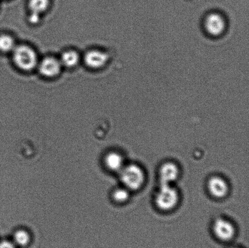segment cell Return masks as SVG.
<instances>
[{"instance_id":"1","label":"cell","mask_w":249,"mask_h":248,"mask_svg":"<svg viewBox=\"0 0 249 248\" xmlns=\"http://www.w3.org/2000/svg\"><path fill=\"white\" fill-rule=\"evenodd\" d=\"M205 33L210 37L218 38L226 33L228 28V20L225 15L213 11L204 16L202 21Z\"/></svg>"},{"instance_id":"2","label":"cell","mask_w":249,"mask_h":248,"mask_svg":"<svg viewBox=\"0 0 249 248\" xmlns=\"http://www.w3.org/2000/svg\"><path fill=\"white\" fill-rule=\"evenodd\" d=\"M12 57L15 65L24 71H30L38 65L37 55L28 46H16L12 51Z\"/></svg>"},{"instance_id":"3","label":"cell","mask_w":249,"mask_h":248,"mask_svg":"<svg viewBox=\"0 0 249 248\" xmlns=\"http://www.w3.org/2000/svg\"><path fill=\"white\" fill-rule=\"evenodd\" d=\"M121 179L124 187L128 190H138L145 182V174L138 165H124L120 172Z\"/></svg>"},{"instance_id":"4","label":"cell","mask_w":249,"mask_h":248,"mask_svg":"<svg viewBox=\"0 0 249 248\" xmlns=\"http://www.w3.org/2000/svg\"><path fill=\"white\" fill-rule=\"evenodd\" d=\"M179 198L178 191L172 184H160L156 196V203L160 210L170 211L177 206Z\"/></svg>"},{"instance_id":"5","label":"cell","mask_w":249,"mask_h":248,"mask_svg":"<svg viewBox=\"0 0 249 248\" xmlns=\"http://www.w3.org/2000/svg\"><path fill=\"white\" fill-rule=\"evenodd\" d=\"M213 230L216 236L223 241L231 240L235 234L233 223L223 218H218L214 221Z\"/></svg>"},{"instance_id":"6","label":"cell","mask_w":249,"mask_h":248,"mask_svg":"<svg viewBox=\"0 0 249 248\" xmlns=\"http://www.w3.org/2000/svg\"><path fill=\"white\" fill-rule=\"evenodd\" d=\"M38 64V70L43 76L53 78L57 76L62 69V64L59 60L53 57H46Z\"/></svg>"},{"instance_id":"7","label":"cell","mask_w":249,"mask_h":248,"mask_svg":"<svg viewBox=\"0 0 249 248\" xmlns=\"http://www.w3.org/2000/svg\"><path fill=\"white\" fill-rule=\"evenodd\" d=\"M108 60L109 56L107 53L98 50L88 51L84 57L85 65L94 69L104 67Z\"/></svg>"},{"instance_id":"8","label":"cell","mask_w":249,"mask_h":248,"mask_svg":"<svg viewBox=\"0 0 249 248\" xmlns=\"http://www.w3.org/2000/svg\"><path fill=\"white\" fill-rule=\"evenodd\" d=\"M210 193L217 198H225L229 193V186L224 179L219 176H213L207 183Z\"/></svg>"},{"instance_id":"9","label":"cell","mask_w":249,"mask_h":248,"mask_svg":"<svg viewBox=\"0 0 249 248\" xmlns=\"http://www.w3.org/2000/svg\"><path fill=\"white\" fill-rule=\"evenodd\" d=\"M179 170L177 165L173 162H166L160 167V184H172L177 181Z\"/></svg>"},{"instance_id":"10","label":"cell","mask_w":249,"mask_h":248,"mask_svg":"<svg viewBox=\"0 0 249 248\" xmlns=\"http://www.w3.org/2000/svg\"><path fill=\"white\" fill-rule=\"evenodd\" d=\"M50 6V0H29V8L31 11L29 21L31 23H37L40 16L47 11Z\"/></svg>"},{"instance_id":"11","label":"cell","mask_w":249,"mask_h":248,"mask_svg":"<svg viewBox=\"0 0 249 248\" xmlns=\"http://www.w3.org/2000/svg\"><path fill=\"white\" fill-rule=\"evenodd\" d=\"M104 164L109 171L113 172H120L124 166L123 155L116 152L107 154L105 157Z\"/></svg>"},{"instance_id":"12","label":"cell","mask_w":249,"mask_h":248,"mask_svg":"<svg viewBox=\"0 0 249 248\" xmlns=\"http://www.w3.org/2000/svg\"><path fill=\"white\" fill-rule=\"evenodd\" d=\"M79 55L74 50H68L63 52L61 56L60 62L62 66L67 67H74L79 62Z\"/></svg>"},{"instance_id":"13","label":"cell","mask_w":249,"mask_h":248,"mask_svg":"<svg viewBox=\"0 0 249 248\" xmlns=\"http://www.w3.org/2000/svg\"><path fill=\"white\" fill-rule=\"evenodd\" d=\"M14 244L16 246L24 247L27 246L31 241L30 234L27 231L24 230H17L14 233Z\"/></svg>"},{"instance_id":"14","label":"cell","mask_w":249,"mask_h":248,"mask_svg":"<svg viewBox=\"0 0 249 248\" xmlns=\"http://www.w3.org/2000/svg\"><path fill=\"white\" fill-rule=\"evenodd\" d=\"M16 47V43L11 36L6 34L0 35V52H12Z\"/></svg>"},{"instance_id":"15","label":"cell","mask_w":249,"mask_h":248,"mask_svg":"<svg viewBox=\"0 0 249 248\" xmlns=\"http://www.w3.org/2000/svg\"><path fill=\"white\" fill-rule=\"evenodd\" d=\"M129 191L125 187L115 189L113 193V200L119 203L125 202L129 198Z\"/></svg>"},{"instance_id":"16","label":"cell","mask_w":249,"mask_h":248,"mask_svg":"<svg viewBox=\"0 0 249 248\" xmlns=\"http://www.w3.org/2000/svg\"><path fill=\"white\" fill-rule=\"evenodd\" d=\"M0 248H16V245L14 242L3 240L0 242Z\"/></svg>"}]
</instances>
